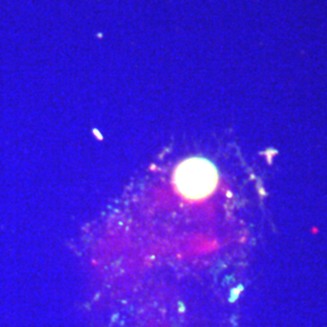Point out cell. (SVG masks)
Instances as JSON below:
<instances>
[{
	"instance_id": "1",
	"label": "cell",
	"mask_w": 327,
	"mask_h": 327,
	"mask_svg": "<svg viewBox=\"0 0 327 327\" xmlns=\"http://www.w3.org/2000/svg\"><path fill=\"white\" fill-rule=\"evenodd\" d=\"M173 182L179 194L189 200H202L215 192L218 183L217 168L203 158H189L177 166Z\"/></svg>"
}]
</instances>
